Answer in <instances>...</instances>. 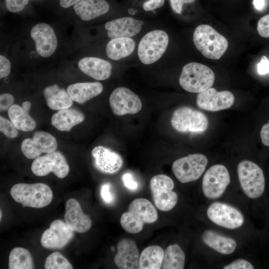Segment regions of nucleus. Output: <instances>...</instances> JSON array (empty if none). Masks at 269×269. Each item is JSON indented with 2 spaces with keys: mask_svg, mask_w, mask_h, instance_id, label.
I'll return each instance as SVG.
<instances>
[{
  "mask_svg": "<svg viewBox=\"0 0 269 269\" xmlns=\"http://www.w3.org/2000/svg\"><path fill=\"white\" fill-rule=\"evenodd\" d=\"M95 167L100 172L114 174L119 172L124 164L122 156L103 146H97L92 150Z\"/></svg>",
  "mask_w": 269,
  "mask_h": 269,
  "instance_id": "obj_17",
  "label": "nucleus"
},
{
  "mask_svg": "<svg viewBox=\"0 0 269 269\" xmlns=\"http://www.w3.org/2000/svg\"><path fill=\"white\" fill-rule=\"evenodd\" d=\"M168 42V36L164 31L157 29L148 32L138 44L137 55L140 61L146 65L155 62L165 52Z\"/></svg>",
  "mask_w": 269,
  "mask_h": 269,
  "instance_id": "obj_7",
  "label": "nucleus"
},
{
  "mask_svg": "<svg viewBox=\"0 0 269 269\" xmlns=\"http://www.w3.org/2000/svg\"><path fill=\"white\" fill-rule=\"evenodd\" d=\"M11 65L9 60L4 56H0V78H5L10 72Z\"/></svg>",
  "mask_w": 269,
  "mask_h": 269,
  "instance_id": "obj_40",
  "label": "nucleus"
},
{
  "mask_svg": "<svg viewBox=\"0 0 269 269\" xmlns=\"http://www.w3.org/2000/svg\"><path fill=\"white\" fill-rule=\"evenodd\" d=\"M260 136L263 144L269 146V121L262 127Z\"/></svg>",
  "mask_w": 269,
  "mask_h": 269,
  "instance_id": "obj_45",
  "label": "nucleus"
},
{
  "mask_svg": "<svg viewBox=\"0 0 269 269\" xmlns=\"http://www.w3.org/2000/svg\"><path fill=\"white\" fill-rule=\"evenodd\" d=\"M44 267L46 269H72L73 267L69 261L61 254L55 252L46 258Z\"/></svg>",
  "mask_w": 269,
  "mask_h": 269,
  "instance_id": "obj_33",
  "label": "nucleus"
},
{
  "mask_svg": "<svg viewBox=\"0 0 269 269\" xmlns=\"http://www.w3.org/2000/svg\"><path fill=\"white\" fill-rule=\"evenodd\" d=\"M0 131L9 138L16 137L18 135L17 129L11 121L0 117Z\"/></svg>",
  "mask_w": 269,
  "mask_h": 269,
  "instance_id": "obj_34",
  "label": "nucleus"
},
{
  "mask_svg": "<svg viewBox=\"0 0 269 269\" xmlns=\"http://www.w3.org/2000/svg\"><path fill=\"white\" fill-rule=\"evenodd\" d=\"M149 187L154 204L159 210L169 211L175 206L178 195L172 191L174 183L170 177L164 174L154 176L150 180Z\"/></svg>",
  "mask_w": 269,
  "mask_h": 269,
  "instance_id": "obj_8",
  "label": "nucleus"
},
{
  "mask_svg": "<svg viewBox=\"0 0 269 269\" xmlns=\"http://www.w3.org/2000/svg\"><path fill=\"white\" fill-rule=\"evenodd\" d=\"M164 251L159 246L145 248L139 257L138 269H161Z\"/></svg>",
  "mask_w": 269,
  "mask_h": 269,
  "instance_id": "obj_30",
  "label": "nucleus"
},
{
  "mask_svg": "<svg viewBox=\"0 0 269 269\" xmlns=\"http://www.w3.org/2000/svg\"><path fill=\"white\" fill-rule=\"evenodd\" d=\"M28 0H5L7 9L12 12L21 11L27 4Z\"/></svg>",
  "mask_w": 269,
  "mask_h": 269,
  "instance_id": "obj_37",
  "label": "nucleus"
},
{
  "mask_svg": "<svg viewBox=\"0 0 269 269\" xmlns=\"http://www.w3.org/2000/svg\"><path fill=\"white\" fill-rule=\"evenodd\" d=\"M143 21L131 17L116 19L105 23L107 36L111 39L132 37L138 34L142 28Z\"/></svg>",
  "mask_w": 269,
  "mask_h": 269,
  "instance_id": "obj_20",
  "label": "nucleus"
},
{
  "mask_svg": "<svg viewBox=\"0 0 269 269\" xmlns=\"http://www.w3.org/2000/svg\"><path fill=\"white\" fill-rule=\"evenodd\" d=\"M58 146L55 137L44 131L35 132L31 138L24 139L21 144L22 153L28 159H35L42 153L55 151Z\"/></svg>",
  "mask_w": 269,
  "mask_h": 269,
  "instance_id": "obj_14",
  "label": "nucleus"
},
{
  "mask_svg": "<svg viewBox=\"0 0 269 269\" xmlns=\"http://www.w3.org/2000/svg\"><path fill=\"white\" fill-rule=\"evenodd\" d=\"M73 236V230L66 223L56 219L42 234L41 244L46 249H60L67 245Z\"/></svg>",
  "mask_w": 269,
  "mask_h": 269,
  "instance_id": "obj_15",
  "label": "nucleus"
},
{
  "mask_svg": "<svg viewBox=\"0 0 269 269\" xmlns=\"http://www.w3.org/2000/svg\"><path fill=\"white\" fill-rule=\"evenodd\" d=\"M158 219V213L153 204L145 198H136L130 204L128 211L120 219L122 228L127 232L137 234L142 231L144 224H151Z\"/></svg>",
  "mask_w": 269,
  "mask_h": 269,
  "instance_id": "obj_1",
  "label": "nucleus"
},
{
  "mask_svg": "<svg viewBox=\"0 0 269 269\" xmlns=\"http://www.w3.org/2000/svg\"><path fill=\"white\" fill-rule=\"evenodd\" d=\"M207 215L214 224L229 229L238 228L244 222V216L240 210L220 202H214L208 207Z\"/></svg>",
  "mask_w": 269,
  "mask_h": 269,
  "instance_id": "obj_11",
  "label": "nucleus"
},
{
  "mask_svg": "<svg viewBox=\"0 0 269 269\" xmlns=\"http://www.w3.org/2000/svg\"><path fill=\"white\" fill-rule=\"evenodd\" d=\"M122 179L125 186L129 190L135 191L138 189V184L130 173H124Z\"/></svg>",
  "mask_w": 269,
  "mask_h": 269,
  "instance_id": "obj_39",
  "label": "nucleus"
},
{
  "mask_svg": "<svg viewBox=\"0 0 269 269\" xmlns=\"http://www.w3.org/2000/svg\"><path fill=\"white\" fill-rule=\"evenodd\" d=\"M31 169L37 176H44L52 172L58 178H63L68 175L69 166L64 156L60 152L55 151L35 159Z\"/></svg>",
  "mask_w": 269,
  "mask_h": 269,
  "instance_id": "obj_12",
  "label": "nucleus"
},
{
  "mask_svg": "<svg viewBox=\"0 0 269 269\" xmlns=\"http://www.w3.org/2000/svg\"><path fill=\"white\" fill-rule=\"evenodd\" d=\"M80 70L85 74L97 80H105L111 75V64L105 60L93 57H84L78 62Z\"/></svg>",
  "mask_w": 269,
  "mask_h": 269,
  "instance_id": "obj_22",
  "label": "nucleus"
},
{
  "mask_svg": "<svg viewBox=\"0 0 269 269\" xmlns=\"http://www.w3.org/2000/svg\"><path fill=\"white\" fill-rule=\"evenodd\" d=\"M257 71L259 74L264 75L269 73V60L264 56L257 65Z\"/></svg>",
  "mask_w": 269,
  "mask_h": 269,
  "instance_id": "obj_44",
  "label": "nucleus"
},
{
  "mask_svg": "<svg viewBox=\"0 0 269 269\" xmlns=\"http://www.w3.org/2000/svg\"><path fill=\"white\" fill-rule=\"evenodd\" d=\"M259 34L263 37H269V14L262 17L257 25Z\"/></svg>",
  "mask_w": 269,
  "mask_h": 269,
  "instance_id": "obj_36",
  "label": "nucleus"
},
{
  "mask_svg": "<svg viewBox=\"0 0 269 269\" xmlns=\"http://www.w3.org/2000/svg\"><path fill=\"white\" fill-rule=\"evenodd\" d=\"M201 239L206 245L223 255L233 253L237 247V243L233 239L212 230L205 231Z\"/></svg>",
  "mask_w": 269,
  "mask_h": 269,
  "instance_id": "obj_23",
  "label": "nucleus"
},
{
  "mask_svg": "<svg viewBox=\"0 0 269 269\" xmlns=\"http://www.w3.org/2000/svg\"><path fill=\"white\" fill-rule=\"evenodd\" d=\"M100 194L103 201L106 204L111 205L115 202V195L109 183H105L102 185Z\"/></svg>",
  "mask_w": 269,
  "mask_h": 269,
  "instance_id": "obj_35",
  "label": "nucleus"
},
{
  "mask_svg": "<svg viewBox=\"0 0 269 269\" xmlns=\"http://www.w3.org/2000/svg\"><path fill=\"white\" fill-rule=\"evenodd\" d=\"M231 182L226 167L217 164L211 166L204 175L202 189L204 196L210 199L221 197Z\"/></svg>",
  "mask_w": 269,
  "mask_h": 269,
  "instance_id": "obj_10",
  "label": "nucleus"
},
{
  "mask_svg": "<svg viewBox=\"0 0 269 269\" xmlns=\"http://www.w3.org/2000/svg\"><path fill=\"white\" fill-rule=\"evenodd\" d=\"M237 173L241 188L251 199L261 197L265 189V178L262 169L256 163L243 160L237 166Z\"/></svg>",
  "mask_w": 269,
  "mask_h": 269,
  "instance_id": "obj_5",
  "label": "nucleus"
},
{
  "mask_svg": "<svg viewBox=\"0 0 269 269\" xmlns=\"http://www.w3.org/2000/svg\"><path fill=\"white\" fill-rule=\"evenodd\" d=\"M81 0H60V5L64 8H68L76 4Z\"/></svg>",
  "mask_w": 269,
  "mask_h": 269,
  "instance_id": "obj_46",
  "label": "nucleus"
},
{
  "mask_svg": "<svg viewBox=\"0 0 269 269\" xmlns=\"http://www.w3.org/2000/svg\"><path fill=\"white\" fill-rule=\"evenodd\" d=\"M29 112L22 107L14 104L8 110V115L11 122L19 131L30 132L35 129L36 122L29 115Z\"/></svg>",
  "mask_w": 269,
  "mask_h": 269,
  "instance_id": "obj_29",
  "label": "nucleus"
},
{
  "mask_svg": "<svg viewBox=\"0 0 269 269\" xmlns=\"http://www.w3.org/2000/svg\"><path fill=\"white\" fill-rule=\"evenodd\" d=\"M193 39L196 48L205 57L211 59H220L228 46L227 39L207 24L199 25L195 28Z\"/></svg>",
  "mask_w": 269,
  "mask_h": 269,
  "instance_id": "obj_2",
  "label": "nucleus"
},
{
  "mask_svg": "<svg viewBox=\"0 0 269 269\" xmlns=\"http://www.w3.org/2000/svg\"><path fill=\"white\" fill-rule=\"evenodd\" d=\"M22 107L24 110L28 112H29L31 107V105L30 102L28 101H25L23 102L22 104Z\"/></svg>",
  "mask_w": 269,
  "mask_h": 269,
  "instance_id": "obj_48",
  "label": "nucleus"
},
{
  "mask_svg": "<svg viewBox=\"0 0 269 269\" xmlns=\"http://www.w3.org/2000/svg\"><path fill=\"white\" fill-rule=\"evenodd\" d=\"M64 219L74 232L80 233L88 231L92 224L90 217L83 212L80 203L74 198H70L66 202Z\"/></svg>",
  "mask_w": 269,
  "mask_h": 269,
  "instance_id": "obj_21",
  "label": "nucleus"
},
{
  "mask_svg": "<svg viewBox=\"0 0 269 269\" xmlns=\"http://www.w3.org/2000/svg\"><path fill=\"white\" fill-rule=\"evenodd\" d=\"M0 220H1V216H2V214H1V210H0Z\"/></svg>",
  "mask_w": 269,
  "mask_h": 269,
  "instance_id": "obj_49",
  "label": "nucleus"
},
{
  "mask_svg": "<svg viewBox=\"0 0 269 269\" xmlns=\"http://www.w3.org/2000/svg\"><path fill=\"white\" fill-rule=\"evenodd\" d=\"M265 0H254L253 4L255 7L258 10H261L264 6Z\"/></svg>",
  "mask_w": 269,
  "mask_h": 269,
  "instance_id": "obj_47",
  "label": "nucleus"
},
{
  "mask_svg": "<svg viewBox=\"0 0 269 269\" xmlns=\"http://www.w3.org/2000/svg\"><path fill=\"white\" fill-rule=\"evenodd\" d=\"M215 74L209 67L197 62L185 65L179 82L185 91L199 93L211 88L214 84Z\"/></svg>",
  "mask_w": 269,
  "mask_h": 269,
  "instance_id": "obj_4",
  "label": "nucleus"
},
{
  "mask_svg": "<svg viewBox=\"0 0 269 269\" xmlns=\"http://www.w3.org/2000/svg\"><path fill=\"white\" fill-rule=\"evenodd\" d=\"M224 269H254L253 265L249 261L243 259H239L236 260L230 263L229 264L223 267Z\"/></svg>",
  "mask_w": 269,
  "mask_h": 269,
  "instance_id": "obj_38",
  "label": "nucleus"
},
{
  "mask_svg": "<svg viewBox=\"0 0 269 269\" xmlns=\"http://www.w3.org/2000/svg\"><path fill=\"white\" fill-rule=\"evenodd\" d=\"M208 163L207 157L201 153L188 155L175 160L172 165L176 178L181 183L190 182L199 179Z\"/></svg>",
  "mask_w": 269,
  "mask_h": 269,
  "instance_id": "obj_9",
  "label": "nucleus"
},
{
  "mask_svg": "<svg viewBox=\"0 0 269 269\" xmlns=\"http://www.w3.org/2000/svg\"><path fill=\"white\" fill-rule=\"evenodd\" d=\"M85 119L83 114L74 109L68 108L58 111L54 114L51 120V125L62 132H69L72 128Z\"/></svg>",
  "mask_w": 269,
  "mask_h": 269,
  "instance_id": "obj_26",
  "label": "nucleus"
},
{
  "mask_svg": "<svg viewBox=\"0 0 269 269\" xmlns=\"http://www.w3.org/2000/svg\"><path fill=\"white\" fill-rule=\"evenodd\" d=\"M14 98L9 93H4L0 95V111L8 110L13 105Z\"/></svg>",
  "mask_w": 269,
  "mask_h": 269,
  "instance_id": "obj_41",
  "label": "nucleus"
},
{
  "mask_svg": "<svg viewBox=\"0 0 269 269\" xmlns=\"http://www.w3.org/2000/svg\"><path fill=\"white\" fill-rule=\"evenodd\" d=\"M43 95L47 106L53 110L70 108L73 105V101L67 91L57 85L46 87L43 90Z\"/></svg>",
  "mask_w": 269,
  "mask_h": 269,
  "instance_id": "obj_27",
  "label": "nucleus"
},
{
  "mask_svg": "<svg viewBox=\"0 0 269 269\" xmlns=\"http://www.w3.org/2000/svg\"><path fill=\"white\" fill-rule=\"evenodd\" d=\"M9 269H34L33 258L30 253L22 247H15L10 252L8 259Z\"/></svg>",
  "mask_w": 269,
  "mask_h": 269,
  "instance_id": "obj_32",
  "label": "nucleus"
},
{
  "mask_svg": "<svg viewBox=\"0 0 269 269\" xmlns=\"http://www.w3.org/2000/svg\"><path fill=\"white\" fill-rule=\"evenodd\" d=\"M73 8L81 19L89 21L106 13L110 5L105 0H81Z\"/></svg>",
  "mask_w": 269,
  "mask_h": 269,
  "instance_id": "obj_25",
  "label": "nucleus"
},
{
  "mask_svg": "<svg viewBox=\"0 0 269 269\" xmlns=\"http://www.w3.org/2000/svg\"><path fill=\"white\" fill-rule=\"evenodd\" d=\"M135 45L134 40L130 37L111 39L106 46V54L111 59L119 60L131 55Z\"/></svg>",
  "mask_w": 269,
  "mask_h": 269,
  "instance_id": "obj_28",
  "label": "nucleus"
},
{
  "mask_svg": "<svg viewBox=\"0 0 269 269\" xmlns=\"http://www.w3.org/2000/svg\"><path fill=\"white\" fill-rule=\"evenodd\" d=\"M103 90V85L98 82L76 83L69 85L67 88L72 100L79 104H83L98 96Z\"/></svg>",
  "mask_w": 269,
  "mask_h": 269,
  "instance_id": "obj_24",
  "label": "nucleus"
},
{
  "mask_svg": "<svg viewBox=\"0 0 269 269\" xmlns=\"http://www.w3.org/2000/svg\"><path fill=\"white\" fill-rule=\"evenodd\" d=\"M172 128L179 133H202L208 127L206 115L192 108L184 106L173 112L170 120Z\"/></svg>",
  "mask_w": 269,
  "mask_h": 269,
  "instance_id": "obj_6",
  "label": "nucleus"
},
{
  "mask_svg": "<svg viewBox=\"0 0 269 269\" xmlns=\"http://www.w3.org/2000/svg\"><path fill=\"white\" fill-rule=\"evenodd\" d=\"M12 198L23 207L41 208L48 205L53 199L52 191L42 183H17L10 190Z\"/></svg>",
  "mask_w": 269,
  "mask_h": 269,
  "instance_id": "obj_3",
  "label": "nucleus"
},
{
  "mask_svg": "<svg viewBox=\"0 0 269 269\" xmlns=\"http://www.w3.org/2000/svg\"><path fill=\"white\" fill-rule=\"evenodd\" d=\"M235 101L234 95L230 91L218 92L214 88L198 93L196 98L197 106L204 110L217 112L230 108Z\"/></svg>",
  "mask_w": 269,
  "mask_h": 269,
  "instance_id": "obj_16",
  "label": "nucleus"
},
{
  "mask_svg": "<svg viewBox=\"0 0 269 269\" xmlns=\"http://www.w3.org/2000/svg\"><path fill=\"white\" fill-rule=\"evenodd\" d=\"M164 3V0H148L144 2L142 5L143 9L150 11L162 7Z\"/></svg>",
  "mask_w": 269,
  "mask_h": 269,
  "instance_id": "obj_43",
  "label": "nucleus"
},
{
  "mask_svg": "<svg viewBox=\"0 0 269 269\" xmlns=\"http://www.w3.org/2000/svg\"><path fill=\"white\" fill-rule=\"evenodd\" d=\"M30 35L40 56L48 57L54 53L57 46V40L51 26L44 23H38L32 28Z\"/></svg>",
  "mask_w": 269,
  "mask_h": 269,
  "instance_id": "obj_18",
  "label": "nucleus"
},
{
  "mask_svg": "<svg viewBox=\"0 0 269 269\" xmlns=\"http://www.w3.org/2000/svg\"><path fill=\"white\" fill-rule=\"evenodd\" d=\"M195 0H169L172 11L175 13L180 14L184 3H193Z\"/></svg>",
  "mask_w": 269,
  "mask_h": 269,
  "instance_id": "obj_42",
  "label": "nucleus"
},
{
  "mask_svg": "<svg viewBox=\"0 0 269 269\" xmlns=\"http://www.w3.org/2000/svg\"><path fill=\"white\" fill-rule=\"evenodd\" d=\"M117 253L114 261L120 269H138L140 254L136 244L133 240L122 239L117 244Z\"/></svg>",
  "mask_w": 269,
  "mask_h": 269,
  "instance_id": "obj_19",
  "label": "nucleus"
},
{
  "mask_svg": "<svg viewBox=\"0 0 269 269\" xmlns=\"http://www.w3.org/2000/svg\"><path fill=\"white\" fill-rule=\"evenodd\" d=\"M185 254L177 244L168 246L164 252L161 269H183L184 267Z\"/></svg>",
  "mask_w": 269,
  "mask_h": 269,
  "instance_id": "obj_31",
  "label": "nucleus"
},
{
  "mask_svg": "<svg viewBox=\"0 0 269 269\" xmlns=\"http://www.w3.org/2000/svg\"><path fill=\"white\" fill-rule=\"evenodd\" d=\"M109 104L113 113L118 116L135 114L142 108L139 97L124 87L117 88L112 91L109 97Z\"/></svg>",
  "mask_w": 269,
  "mask_h": 269,
  "instance_id": "obj_13",
  "label": "nucleus"
}]
</instances>
